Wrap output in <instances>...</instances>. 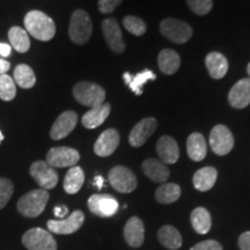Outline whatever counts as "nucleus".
Returning a JSON list of instances; mask_svg holds the SVG:
<instances>
[{
	"label": "nucleus",
	"mask_w": 250,
	"mask_h": 250,
	"mask_svg": "<svg viewBox=\"0 0 250 250\" xmlns=\"http://www.w3.org/2000/svg\"><path fill=\"white\" fill-rule=\"evenodd\" d=\"M54 213L56 215V218H58V219L66 218L67 217V213H68L67 206H65V205L56 206L55 210H54Z\"/></svg>",
	"instance_id": "40"
},
{
	"label": "nucleus",
	"mask_w": 250,
	"mask_h": 250,
	"mask_svg": "<svg viewBox=\"0 0 250 250\" xmlns=\"http://www.w3.org/2000/svg\"><path fill=\"white\" fill-rule=\"evenodd\" d=\"M123 0H99V11L102 14H109L116 9Z\"/></svg>",
	"instance_id": "37"
},
{
	"label": "nucleus",
	"mask_w": 250,
	"mask_h": 250,
	"mask_svg": "<svg viewBox=\"0 0 250 250\" xmlns=\"http://www.w3.org/2000/svg\"><path fill=\"white\" fill-rule=\"evenodd\" d=\"M79 160V152L72 147H66V146L51 148L46 154V162L54 168L73 167Z\"/></svg>",
	"instance_id": "10"
},
{
	"label": "nucleus",
	"mask_w": 250,
	"mask_h": 250,
	"mask_svg": "<svg viewBox=\"0 0 250 250\" xmlns=\"http://www.w3.org/2000/svg\"><path fill=\"white\" fill-rule=\"evenodd\" d=\"M110 110L111 108L109 103H103L101 105L92 108L83 115V120H81L83 125L86 129H96L100 125L104 123V121L107 120L109 114H110Z\"/></svg>",
	"instance_id": "20"
},
{
	"label": "nucleus",
	"mask_w": 250,
	"mask_h": 250,
	"mask_svg": "<svg viewBox=\"0 0 250 250\" xmlns=\"http://www.w3.org/2000/svg\"><path fill=\"white\" fill-rule=\"evenodd\" d=\"M120 145V133L115 129H108L101 133L94 145V152L96 155L109 156L116 151Z\"/></svg>",
	"instance_id": "17"
},
{
	"label": "nucleus",
	"mask_w": 250,
	"mask_h": 250,
	"mask_svg": "<svg viewBox=\"0 0 250 250\" xmlns=\"http://www.w3.org/2000/svg\"><path fill=\"white\" fill-rule=\"evenodd\" d=\"M24 27L28 35L34 39L43 41H50L54 39L56 34V24L49 15L41 11H30L24 17Z\"/></svg>",
	"instance_id": "1"
},
{
	"label": "nucleus",
	"mask_w": 250,
	"mask_h": 250,
	"mask_svg": "<svg viewBox=\"0 0 250 250\" xmlns=\"http://www.w3.org/2000/svg\"><path fill=\"white\" fill-rule=\"evenodd\" d=\"M123 79L130 89L136 95H142L143 86L151 80H155L156 76L151 70H144L137 74H131L129 72H125L123 74Z\"/></svg>",
	"instance_id": "26"
},
{
	"label": "nucleus",
	"mask_w": 250,
	"mask_h": 250,
	"mask_svg": "<svg viewBox=\"0 0 250 250\" xmlns=\"http://www.w3.org/2000/svg\"><path fill=\"white\" fill-rule=\"evenodd\" d=\"M88 208L92 213L101 218H109L116 214L118 211V202L110 195H93L88 199Z\"/></svg>",
	"instance_id": "12"
},
{
	"label": "nucleus",
	"mask_w": 250,
	"mask_h": 250,
	"mask_svg": "<svg viewBox=\"0 0 250 250\" xmlns=\"http://www.w3.org/2000/svg\"><path fill=\"white\" fill-rule=\"evenodd\" d=\"M228 102L235 109H243L250 104V78L239 80L228 94Z\"/></svg>",
	"instance_id": "16"
},
{
	"label": "nucleus",
	"mask_w": 250,
	"mask_h": 250,
	"mask_svg": "<svg viewBox=\"0 0 250 250\" xmlns=\"http://www.w3.org/2000/svg\"><path fill=\"white\" fill-rule=\"evenodd\" d=\"M191 225L198 234H206L211 229L212 219L204 208H197L191 212Z\"/></svg>",
	"instance_id": "30"
},
{
	"label": "nucleus",
	"mask_w": 250,
	"mask_h": 250,
	"mask_svg": "<svg viewBox=\"0 0 250 250\" xmlns=\"http://www.w3.org/2000/svg\"><path fill=\"white\" fill-rule=\"evenodd\" d=\"M158 239L162 246L170 250H176L182 246V236L180 232L169 225L162 226L159 229Z\"/></svg>",
	"instance_id": "27"
},
{
	"label": "nucleus",
	"mask_w": 250,
	"mask_h": 250,
	"mask_svg": "<svg viewBox=\"0 0 250 250\" xmlns=\"http://www.w3.org/2000/svg\"><path fill=\"white\" fill-rule=\"evenodd\" d=\"M14 81L21 88L29 89L34 87L36 83V77L33 68L26 64L18 65L14 70Z\"/></svg>",
	"instance_id": "32"
},
{
	"label": "nucleus",
	"mask_w": 250,
	"mask_h": 250,
	"mask_svg": "<svg viewBox=\"0 0 250 250\" xmlns=\"http://www.w3.org/2000/svg\"><path fill=\"white\" fill-rule=\"evenodd\" d=\"M22 243L28 250H57V243L49 230L31 228L22 236Z\"/></svg>",
	"instance_id": "6"
},
{
	"label": "nucleus",
	"mask_w": 250,
	"mask_h": 250,
	"mask_svg": "<svg viewBox=\"0 0 250 250\" xmlns=\"http://www.w3.org/2000/svg\"><path fill=\"white\" fill-rule=\"evenodd\" d=\"M17 95L15 81L7 74L0 76V99L2 101H12Z\"/></svg>",
	"instance_id": "33"
},
{
	"label": "nucleus",
	"mask_w": 250,
	"mask_h": 250,
	"mask_svg": "<svg viewBox=\"0 0 250 250\" xmlns=\"http://www.w3.org/2000/svg\"><path fill=\"white\" fill-rule=\"evenodd\" d=\"M73 96L83 105L94 108L104 103L105 90L98 83L80 81L73 87Z\"/></svg>",
	"instance_id": "4"
},
{
	"label": "nucleus",
	"mask_w": 250,
	"mask_h": 250,
	"mask_svg": "<svg viewBox=\"0 0 250 250\" xmlns=\"http://www.w3.org/2000/svg\"><path fill=\"white\" fill-rule=\"evenodd\" d=\"M109 182L118 192L129 193L137 188V177L129 168L116 166L111 168L108 175Z\"/></svg>",
	"instance_id": "7"
},
{
	"label": "nucleus",
	"mask_w": 250,
	"mask_h": 250,
	"mask_svg": "<svg viewBox=\"0 0 250 250\" xmlns=\"http://www.w3.org/2000/svg\"><path fill=\"white\" fill-rule=\"evenodd\" d=\"M247 72H248V74L250 76V62L248 64V66H247Z\"/></svg>",
	"instance_id": "45"
},
{
	"label": "nucleus",
	"mask_w": 250,
	"mask_h": 250,
	"mask_svg": "<svg viewBox=\"0 0 250 250\" xmlns=\"http://www.w3.org/2000/svg\"><path fill=\"white\" fill-rule=\"evenodd\" d=\"M102 31L104 36L107 44L109 45L112 51L116 54H121L125 50V43L122 36V31L120 24L115 19H105L102 22Z\"/></svg>",
	"instance_id": "14"
},
{
	"label": "nucleus",
	"mask_w": 250,
	"mask_h": 250,
	"mask_svg": "<svg viewBox=\"0 0 250 250\" xmlns=\"http://www.w3.org/2000/svg\"><path fill=\"white\" fill-rule=\"evenodd\" d=\"M85 221V215L79 210L72 212L68 217L64 219H57V220H49L48 221V229L50 232L56 234H62L67 235L77 232L79 228L83 226Z\"/></svg>",
	"instance_id": "11"
},
{
	"label": "nucleus",
	"mask_w": 250,
	"mask_h": 250,
	"mask_svg": "<svg viewBox=\"0 0 250 250\" xmlns=\"http://www.w3.org/2000/svg\"><path fill=\"white\" fill-rule=\"evenodd\" d=\"M83 182H85L83 170L80 167H78V166H73L65 175L64 184L62 186H64V190L67 193L74 195V193H77L81 189Z\"/></svg>",
	"instance_id": "28"
},
{
	"label": "nucleus",
	"mask_w": 250,
	"mask_h": 250,
	"mask_svg": "<svg viewBox=\"0 0 250 250\" xmlns=\"http://www.w3.org/2000/svg\"><path fill=\"white\" fill-rule=\"evenodd\" d=\"M181 197V188L179 184L165 183L156 189L155 199L161 204H171Z\"/></svg>",
	"instance_id": "31"
},
{
	"label": "nucleus",
	"mask_w": 250,
	"mask_h": 250,
	"mask_svg": "<svg viewBox=\"0 0 250 250\" xmlns=\"http://www.w3.org/2000/svg\"><path fill=\"white\" fill-rule=\"evenodd\" d=\"M30 175L44 190L54 189L58 183V174L46 161H36L30 166Z\"/></svg>",
	"instance_id": "9"
},
{
	"label": "nucleus",
	"mask_w": 250,
	"mask_h": 250,
	"mask_svg": "<svg viewBox=\"0 0 250 250\" xmlns=\"http://www.w3.org/2000/svg\"><path fill=\"white\" fill-rule=\"evenodd\" d=\"M210 146L215 154L226 155L234 147V137L225 125H215L210 133Z\"/></svg>",
	"instance_id": "8"
},
{
	"label": "nucleus",
	"mask_w": 250,
	"mask_h": 250,
	"mask_svg": "<svg viewBox=\"0 0 250 250\" xmlns=\"http://www.w3.org/2000/svg\"><path fill=\"white\" fill-rule=\"evenodd\" d=\"M205 65L210 76L215 80L223 79L227 74L228 62L226 57L220 52H210L205 58Z\"/></svg>",
	"instance_id": "21"
},
{
	"label": "nucleus",
	"mask_w": 250,
	"mask_h": 250,
	"mask_svg": "<svg viewBox=\"0 0 250 250\" xmlns=\"http://www.w3.org/2000/svg\"><path fill=\"white\" fill-rule=\"evenodd\" d=\"M78 123V115L77 112L67 110L64 111L62 115H59L57 120L52 125L51 131H50V137L54 140H61L65 137H67Z\"/></svg>",
	"instance_id": "15"
},
{
	"label": "nucleus",
	"mask_w": 250,
	"mask_h": 250,
	"mask_svg": "<svg viewBox=\"0 0 250 250\" xmlns=\"http://www.w3.org/2000/svg\"><path fill=\"white\" fill-rule=\"evenodd\" d=\"M218 177V171L213 167H204L197 170L193 175V187L198 191H208L215 184Z\"/></svg>",
	"instance_id": "25"
},
{
	"label": "nucleus",
	"mask_w": 250,
	"mask_h": 250,
	"mask_svg": "<svg viewBox=\"0 0 250 250\" xmlns=\"http://www.w3.org/2000/svg\"><path fill=\"white\" fill-rule=\"evenodd\" d=\"M8 39L12 46L20 54H24L30 49L29 35L22 28L12 27L8 30Z\"/></svg>",
	"instance_id": "29"
},
{
	"label": "nucleus",
	"mask_w": 250,
	"mask_h": 250,
	"mask_svg": "<svg viewBox=\"0 0 250 250\" xmlns=\"http://www.w3.org/2000/svg\"><path fill=\"white\" fill-rule=\"evenodd\" d=\"M94 184H95L98 189H102L103 184H104V180H103L102 176H95V179H94Z\"/></svg>",
	"instance_id": "43"
},
{
	"label": "nucleus",
	"mask_w": 250,
	"mask_h": 250,
	"mask_svg": "<svg viewBox=\"0 0 250 250\" xmlns=\"http://www.w3.org/2000/svg\"><path fill=\"white\" fill-rule=\"evenodd\" d=\"M123 26L129 33L136 36H143L146 33V30H147V26H146L145 21L138 17H134V15L125 17L123 20Z\"/></svg>",
	"instance_id": "34"
},
{
	"label": "nucleus",
	"mask_w": 250,
	"mask_h": 250,
	"mask_svg": "<svg viewBox=\"0 0 250 250\" xmlns=\"http://www.w3.org/2000/svg\"><path fill=\"white\" fill-rule=\"evenodd\" d=\"M9 67H11L9 62L0 58V76H1V74H6V72L9 70Z\"/></svg>",
	"instance_id": "42"
},
{
	"label": "nucleus",
	"mask_w": 250,
	"mask_h": 250,
	"mask_svg": "<svg viewBox=\"0 0 250 250\" xmlns=\"http://www.w3.org/2000/svg\"><path fill=\"white\" fill-rule=\"evenodd\" d=\"M93 31V23L87 12L77 9L71 17L68 35L73 43L83 45L88 42Z\"/></svg>",
	"instance_id": "3"
},
{
	"label": "nucleus",
	"mask_w": 250,
	"mask_h": 250,
	"mask_svg": "<svg viewBox=\"0 0 250 250\" xmlns=\"http://www.w3.org/2000/svg\"><path fill=\"white\" fill-rule=\"evenodd\" d=\"M158 65L162 73L171 76L176 73L181 66L180 55L171 49H165L158 56Z\"/></svg>",
	"instance_id": "24"
},
{
	"label": "nucleus",
	"mask_w": 250,
	"mask_h": 250,
	"mask_svg": "<svg viewBox=\"0 0 250 250\" xmlns=\"http://www.w3.org/2000/svg\"><path fill=\"white\" fill-rule=\"evenodd\" d=\"M156 153L164 164H175L180 158V149L176 140L170 136H162L156 143Z\"/></svg>",
	"instance_id": "18"
},
{
	"label": "nucleus",
	"mask_w": 250,
	"mask_h": 250,
	"mask_svg": "<svg viewBox=\"0 0 250 250\" xmlns=\"http://www.w3.org/2000/svg\"><path fill=\"white\" fill-rule=\"evenodd\" d=\"M14 187L13 183L7 179L0 177V210L4 208L13 195Z\"/></svg>",
	"instance_id": "36"
},
{
	"label": "nucleus",
	"mask_w": 250,
	"mask_h": 250,
	"mask_svg": "<svg viewBox=\"0 0 250 250\" xmlns=\"http://www.w3.org/2000/svg\"><path fill=\"white\" fill-rule=\"evenodd\" d=\"M124 237L127 245L133 248H138L144 243L145 237V228L143 221L138 217H132L129 219L124 227Z\"/></svg>",
	"instance_id": "19"
},
{
	"label": "nucleus",
	"mask_w": 250,
	"mask_h": 250,
	"mask_svg": "<svg viewBox=\"0 0 250 250\" xmlns=\"http://www.w3.org/2000/svg\"><path fill=\"white\" fill-rule=\"evenodd\" d=\"M11 45L6 44V43H0V56H2V57H8V56H11Z\"/></svg>",
	"instance_id": "41"
},
{
	"label": "nucleus",
	"mask_w": 250,
	"mask_h": 250,
	"mask_svg": "<svg viewBox=\"0 0 250 250\" xmlns=\"http://www.w3.org/2000/svg\"><path fill=\"white\" fill-rule=\"evenodd\" d=\"M143 170L148 179L154 182H166L169 177L170 171L162 161L156 160V159H147L144 161Z\"/></svg>",
	"instance_id": "22"
},
{
	"label": "nucleus",
	"mask_w": 250,
	"mask_h": 250,
	"mask_svg": "<svg viewBox=\"0 0 250 250\" xmlns=\"http://www.w3.org/2000/svg\"><path fill=\"white\" fill-rule=\"evenodd\" d=\"M2 140H4V136H2L1 131H0V143H1V142H2Z\"/></svg>",
	"instance_id": "44"
},
{
	"label": "nucleus",
	"mask_w": 250,
	"mask_h": 250,
	"mask_svg": "<svg viewBox=\"0 0 250 250\" xmlns=\"http://www.w3.org/2000/svg\"><path fill=\"white\" fill-rule=\"evenodd\" d=\"M158 127V121L153 117H146L136 124L131 130L129 136V143L133 147H140L147 142V139L155 132Z\"/></svg>",
	"instance_id": "13"
},
{
	"label": "nucleus",
	"mask_w": 250,
	"mask_h": 250,
	"mask_svg": "<svg viewBox=\"0 0 250 250\" xmlns=\"http://www.w3.org/2000/svg\"><path fill=\"white\" fill-rule=\"evenodd\" d=\"M189 8L197 15H206L213 7V0H186Z\"/></svg>",
	"instance_id": "35"
},
{
	"label": "nucleus",
	"mask_w": 250,
	"mask_h": 250,
	"mask_svg": "<svg viewBox=\"0 0 250 250\" xmlns=\"http://www.w3.org/2000/svg\"><path fill=\"white\" fill-rule=\"evenodd\" d=\"M190 250H223V247L215 240H206V241L197 243Z\"/></svg>",
	"instance_id": "38"
},
{
	"label": "nucleus",
	"mask_w": 250,
	"mask_h": 250,
	"mask_svg": "<svg viewBox=\"0 0 250 250\" xmlns=\"http://www.w3.org/2000/svg\"><path fill=\"white\" fill-rule=\"evenodd\" d=\"M49 197V192L44 189L33 190L19 199L17 208L24 217L36 218L44 211Z\"/></svg>",
	"instance_id": "2"
},
{
	"label": "nucleus",
	"mask_w": 250,
	"mask_h": 250,
	"mask_svg": "<svg viewBox=\"0 0 250 250\" xmlns=\"http://www.w3.org/2000/svg\"><path fill=\"white\" fill-rule=\"evenodd\" d=\"M160 31L162 35L170 40L171 42L183 44L192 37V28L189 23L177 19H165L160 23Z\"/></svg>",
	"instance_id": "5"
},
{
	"label": "nucleus",
	"mask_w": 250,
	"mask_h": 250,
	"mask_svg": "<svg viewBox=\"0 0 250 250\" xmlns=\"http://www.w3.org/2000/svg\"><path fill=\"white\" fill-rule=\"evenodd\" d=\"M239 247L241 250H250V232H245L240 235Z\"/></svg>",
	"instance_id": "39"
},
{
	"label": "nucleus",
	"mask_w": 250,
	"mask_h": 250,
	"mask_svg": "<svg viewBox=\"0 0 250 250\" xmlns=\"http://www.w3.org/2000/svg\"><path fill=\"white\" fill-rule=\"evenodd\" d=\"M187 152L189 158L193 161L204 160L206 153H208V146H206L205 138L201 133L195 132L188 137Z\"/></svg>",
	"instance_id": "23"
}]
</instances>
